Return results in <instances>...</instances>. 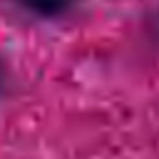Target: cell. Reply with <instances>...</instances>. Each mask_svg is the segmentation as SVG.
<instances>
[{
  "label": "cell",
  "instance_id": "cell-2",
  "mask_svg": "<svg viewBox=\"0 0 159 159\" xmlns=\"http://www.w3.org/2000/svg\"><path fill=\"white\" fill-rule=\"evenodd\" d=\"M2 87H5V67L0 62V92H2Z\"/></svg>",
  "mask_w": 159,
  "mask_h": 159
},
{
  "label": "cell",
  "instance_id": "cell-1",
  "mask_svg": "<svg viewBox=\"0 0 159 159\" xmlns=\"http://www.w3.org/2000/svg\"><path fill=\"white\" fill-rule=\"evenodd\" d=\"M25 12L40 20H60L80 7L82 0H15Z\"/></svg>",
  "mask_w": 159,
  "mask_h": 159
}]
</instances>
